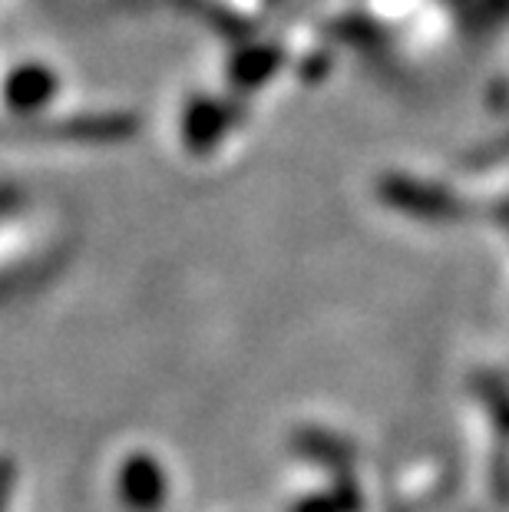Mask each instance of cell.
<instances>
[{
    "mask_svg": "<svg viewBox=\"0 0 509 512\" xmlns=\"http://www.w3.org/2000/svg\"><path fill=\"white\" fill-rule=\"evenodd\" d=\"M119 493H123V503L133 512H153L162 506L166 499V486H162L159 466L139 460L133 466H126L123 483H119Z\"/></svg>",
    "mask_w": 509,
    "mask_h": 512,
    "instance_id": "6da1fadb",
    "label": "cell"
},
{
    "mask_svg": "<svg viewBox=\"0 0 509 512\" xmlns=\"http://www.w3.org/2000/svg\"><path fill=\"white\" fill-rule=\"evenodd\" d=\"M10 489H14V470L7 460H0V512H7L10 506Z\"/></svg>",
    "mask_w": 509,
    "mask_h": 512,
    "instance_id": "3957f363",
    "label": "cell"
},
{
    "mask_svg": "<svg viewBox=\"0 0 509 512\" xmlns=\"http://www.w3.org/2000/svg\"><path fill=\"white\" fill-rule=\"evenodd\" d=\"M361 509V499L351 486L338 489V493H324V496H314L308 503L295 506V512H357Z\"/></svg>",
    "mask_w": 509,
    "mask_h": 512,
    "instance_id": "7a4b0ae2",
    "label": "cell"
}]
</instances>
